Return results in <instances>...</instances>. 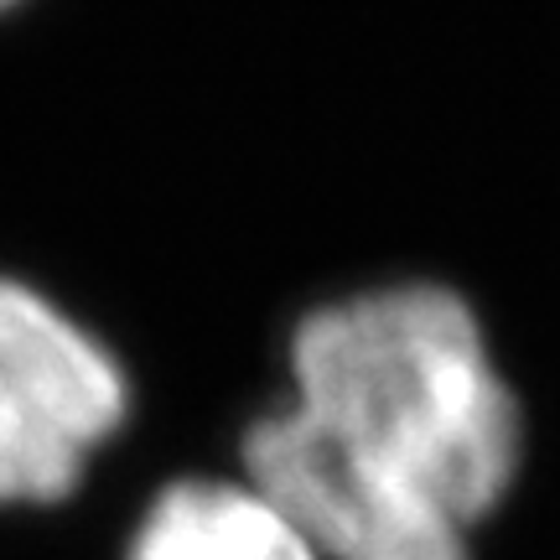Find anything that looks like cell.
<instances>
[{
  "instance_id": "1",
  "label": "cell",
  "mask_w": 560,
  "mask_h": 560,
  "mask_svg": "<svg viewBox=\"0 0 560 560\" xmlns=\"http://www.w3.org/2000/svg\"><path fill=\"white\" fill-rule=\"evenodd\" d=\"M240 472L322 560H472L520 488L524 405L457 285L380 280L296 317Z\"/></svg>"
},
{
  "instance_id": "2",
  "label": "cell",
  "mask_w": 560,
  "mask_h": 560,
  "mask_svg": "<svg viewBox=\"0 0 560 560\" xmlns=\"http://www.w3.org/2000/svg\"><path fill=\"white\" fill-rule=\"evenodd\" d=\"M136 410L125 359L58 291L0 265V520L79 499Z\"/></svg>"
},
{
  "instance_id": "3",
  "label": "cell",
  "mask_w": 560,
  "mask_h": 560,
  "mask_svg": "<svg viewBox=\"0 0 560 560\" xmlns=\"http://www.w3.org/2000/svg\"><path fill=\"white\" fill-rule=\"evenodd\" d=\"M125 560H322L244 472L161 482L125 535Z\"/></svg>"
},
{
  "instance_id": "4",
  "label": "cell",
  "mask_w": 560,
  "mask_h": 560,
  "mask_svg": "<svg viewBox=\"0 0 560 560\" xmlns=\"http://www.w3.org/2000/svg\"><path fill=\"white\" fill-rule=\"evenodd\" d=\"M21 0H0V16H5V11H16Z\"/></svg>"
}]
</instances>
